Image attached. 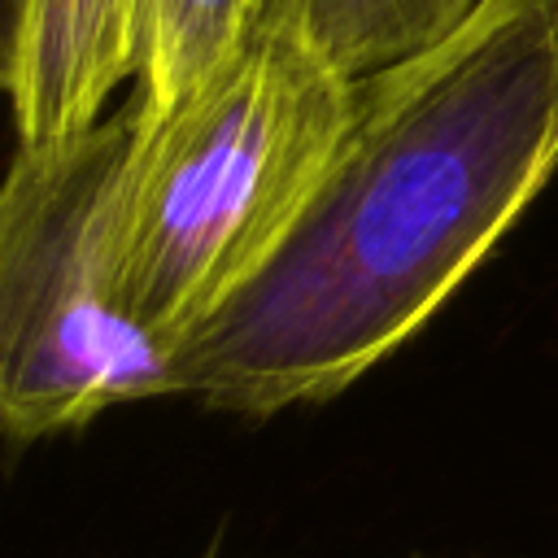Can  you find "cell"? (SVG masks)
<instances>
[{
  "label": "cell",
  "instance_id": "obj_1",
  "mask_svg": "<svg viewBox=\"0 0 558 558\" xmlns=\"http://www.w3.org/2000/svg\"><path fill=\"white\" fill-rule=\"evenodd\" d=\"M558 170V0H484L353 109L275 257L174 357V392L270 418L418 336Z\"/></svg>",
  "mask_w": 558,
  "mask_h": 558
},
{
  "label": "cell",
  "instance_id": "obj_2",
  "mask_svg": "<svg viewBox=\"0 0 558 558\" xmlns=\"http://www.w3.org/2000/svg\"><path fill=\"white\" fill-rule=\"evenodd\" d=\"M353 109V83L283 31L244 44L161 113L131 105L113 187V270L170 353L222 314L301 218Z\"/></svg>",
  "mask_w": 558,
  "mask_h": 558
},
{
  "label": "cell",
  "instance_id": "obj_3",
  "mask_svg": "<svg viewBox=\"0 0 558 558\" xmlns=\"http://www.w3.org/2000/svg\"><path fill=\"white\" fill-rule=\"evenodd\" d=\"M131 105L83 135L17 144L0 192V423L9 445L174 392V357L113 270V187Z\"/></svg>",
  "mask_w": 558,
  "mask_h": 558
},
{
  "label": "cell",
  "instance_id": "obj_4",
  "mask_svg": "<svg viewBox=\"0 0 558 558\" xmlns=\"http://www.w3.org/2000/svg\"><path fill=\"white\" fill-rule=\"evenodd\" d=\"M126 78H135V0H9L4 83L17 144L92 131Z\"/></svg>",
  "mask_w": 558,
  "mask_h": 558
},
{
  "label": "cell",
  "instance_id": "obj_5",
  "mask_svg": "<svg viewBox=\"0 0 558 558\" xmlns=\"http://www.w3.org/2000/svg\"><path fill=\"white\" fill-rule=\"evenodd\" d=\"M484 0H257L253 26L305 44L340 78L357 83L432 52L471 22Z\"/></svg>",
  "mask_w": 558,
  "mask_h": 558
},
{
  "label": "cell",
  "instance_id": "obj_6",
  "mask_svg": "<svg viewBox=\"0 0 558 558\" xmlns=\"http://www.w3.org/2000/svg\"><path fill=\"white\" fill-rule=\"evenodd\" d=\"M257 0H135V96L161 113L205 83L248 35Z\"/></svg>",
  "mask_w": 558,
  "mask_h": 558
}]
</instances>
